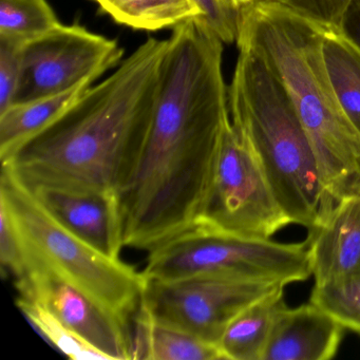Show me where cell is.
<instances>
[{
	"label": "cell",
	"instance_id": "obj_15",
	"mask_svg": "<svg viewBox=\"0 0 360 360\" xmlns=\"http://www.w3.org/2000/svg\"><path fill=\"white\" fill-rule=\"evenodd\" d=\"M134 358L151 360L226 359L218 345L208 342L186 330L153 320L142 307L134 321Z\"/></svg>",
	"mask_w": 360,
	"mask_h": 360
},
{
	"label": "cell",
	"instance_id": "obj_16",
	"mask_svg": "<svg viewBox=\"0 0 360 360\" xmlns=\"http://www.w3.org/2000/svg\"><path fill=\"white\" fill-rule=\"evenodd\" d=\"M286 307L281 286L240 311L219 342L226 359L262 360L274 323Z\"/></svg>",
	"mask_w": 360,
	"mask_h": 360
},
{
	"label": "cell",
	"instance_id": "obj_5",
	"mask_svg": "<svg viewBox=\"0 0 360 360\" xmlns=\"http://www.w3.org/2000/svg\"><path fill=\"white\" fill-rule=\"evenodd\" d=\"M0 204L20 238L27 273L41 269L83 292L125 326L140 309L147 279L121 259L103 254L63 225L11 172H1Z\"/></svg>",
	"mask_w": 360,
	"mask_h": 360
},
{
	"label": "cell",
	"instance_id": "obj_27",
	"mask_svg": "<svg viewBox=\"0 0 360 360\" xmlns=\"http://www.w3.org/2000/svg\"><path fill=\"white\" fill-rule=\"evenodd\" d=\"M233 3L238 6V7L243 8L248 7V6L252 5V4L256 3L257 0H233Z\"/></svg>",
	"mask_w": 360,
	"mask_h": 360
},
{
	"label": "cell",
	"instance_id": "obj_1",
	"mask_svg": "<svg viewBox=\"0 0 360 360\" xmlns=\"http://www.w3.org/2000/svg\"><path fill=\"white\" fill-rule=\"evenodd\" d=\"M223 45L197 20L167 39L148 132L117 193L124 246L150 252L199 221L231 119Z\"/></svg>",
	"mask_w": 360,
	"mask_h": 360
},
{
	"label": "cell",
	"instance_id": "obj_13",
	"mask_svg": "<svg viewBox=\"0 0 360 360\" xmlns=\"http://www.w3.org/2000/svg\"><path fill=\"white\" fill-rule=\"evenodd\" d=\"M307 240L315 284L360 273V197L337 202Z\"/></svg>",
	"mask_w": 360,
	"mask_h": 360
},
{
	"label": "cell",
	"instance_id": "obj_19",
	"mask_svg": "<svg viewBox=\"0 0 360 360\" xmlns=\"http://www.w3.org/2000/svg\"><path fill=\"white\" fill-rule=\"evenodd\" d=\"M58 25L47 0H0V37L28 41Z\"/></svg>",
	"mask_w": 360,
	"mask_h": 360
},
{
	"label": "cell",
	"instance_id": "obj_4",
	"mask_svg": "<svg viewBox=\"0 0 360 360\" xmlns=\"http://www.w3.org/2000/svg\"><path fill=\"white\" fill-rule=\"evenodd\" d=\"M236 44L239 54L229 87L231 122L250 140L286 216L311 231L337 202L324 186L311 141L283 86L246 41Z\"/></svg>",
	"mask_w": 360,
	"mask_h": 360
},
{
	"label": "cell",
	"instance_id": "obj_25",
	"mask_svg": "<svg viewBox=\"0 0 360 360\" xmlns=\"http://www.w3.org/2000/svg\"><path fill=\"white\" fill-rule=\"evenodd\" d=\"M0 261L3 269L13 276L15 282L27 274L26 259L9 212L0 204Z\"/></svg>",
	"mask_w": 360,
	"mask_h": 360
},
{
	"label": "cell",
	"instance_id": "obj_26",
	"mask_svg": "<svg viewBox=\"0 0 360 360\" xmlns=\"http://www.w3.org/2000/svg\"><path fill=\"white\" fill-rule=\"evenodd\" d=\"M340 27L360 47V0H352Z\"/></svg>",
	"mask_w": 360,
	"mask_h": 360
},
{
	"label": "cell",
	"instance_id": "obj_3",
	"mask_svg": "<svg viewBox=\"0 0 360 360\" xmlns=\"http://www.w3.org/2000/svg\"><path fill=\"white\" fill-rule=\"evenodd\" d=\"M238 39L269 65L311 141L324 186L335 201L360 197V134L339 104L323 53L322 25L283 6L242 9Z\"/></svg>",
	"mask_w": 360,
	"mask_h": 360
},
{
	"label": "cell",
	"instance_id": "obj_7",
	"mask_svg": "<svg viewBox=\"0 0 360 360\" xmlns=\"http://www.w3.org/2000/svg\"><path fill=\"white\" fill-rule=\"evenodd\" d=\"M246 134L227 121L197 224L271 239L290 224Z\"/></svg>",
	"mask_w": 360,
	"mask_h": 360
},
{
	"label": "cell",
	"instance_id": "obj_22",
	"mask_svg": "<svg viewBox=\"0 0 360 360\" xmlns=\"http://www.w3.org/2000/svg\"><path fill=\"white\" fill-rule=\"evenodd\" d=\"M199 12V22L227 45L236 44L241 27L242 9L233 0H191Z\"/></svg>",
	"mask_w": 360,
	"mask_h": 360
},
{
	"label": "cell",
	"instance_id": "obj_23",
	"mask_svg": "<svg viewBox=\"0 0 360 360\" xmlns=\"http://www.w3.org/2000/svg\"><path fill=\"white\" fill-rule=\"evenodd\" d=\"M25 43L26 41L0 37V113L13 105L22 75Z\"/></svg>",
	"mask_w": 360,
	"mask_h": 360
},
{
	"label": "cell",
	"instance_id": "obj_8",
	"mask_svg": "<svg viewBox=\"0 0 360 360\" xmlns=\"http://www.w3.org/2000/svg\"><path fill=\"white\" fill-rule=\"evenodd\" d=\"M281 286L285 285L212 276L147 279L141 307L155 321L219 345L225 328L240 311Z\"/></svg>",
	"mask_w": 360,
	"mask_h": 360
},
{
	"label": "cell",
	"instance_id": "obj_6",
	"mask_svg": "<svg viewBox=\"0 0 360 360\" xmlns=\"http://www.w3.org/2000/svg\"><path fill=\"white\" fill-rule=\"evenodd\" d=\"M148 280L212 276L283 285L311 276L309 241L279 243L197 224L149 252Z\"/></svg>",
	"mask_w": 360,
	"mask_h": 360
},
{
	"label": "cell",
	"instance_id": "obj_24",
	"mask_svg": "<svg viewBox=\"0 0 360 360\" xmlns=\"http://www.w3.org/2000/svg\"><path fill=\"white\" fill-rule=\"evenodd\" d=\"M278 4L315 22L330 26H341L343 16L352 0H257Z\"/></svg>",
	"mask_w": 360,
	"mask_h": 360
},
{
	"label": "cell",
	"instance_id": "obj_12",
	"mask_svg": "<svg viewBox=\"0 0 360 360\" xmlns=\"http://www.w3.org/2000/svg\"><path fill=\"white\" fill-rule=\"evenodd\" d=\"M336 319L314 303L284 307L271 328L262 360H328L343 336Z\"/></svg>",
	"mask_w": 360,
	"mask_h": 360
},
{
	"label": "cell",
	"instance_id": "obj_18",
	"mask_svg": "<svg viewBox=\"0 0 360 360\" xmlns=\"http://www.w3.org/2000/svg\"><path fill=\"white\" fill-rule=\"evenodd\" d=\"M117 24L138 31L174 29L188 20H199L191 0H94Z\"/></svg>",
	"mask_w": 360,
	"mask_h": 360
},
{
	"label": "cell",
	"instance_id": "obj_14",
	"mask_svg": "<svg viewBox=\"0 0 360 360\" xmlns=\"http://www.w3.org/2000/svg\"><path fill=\"white\" fill-rule=\"evenodd\" d=\"M94 81H86L77 87L37 98L22 104L12 105L0 113V158L7 161L22 145L66 112L91 87Z\"/></svg>",
	"mask_w": 360,
	"mask_h": 360
},
{
	"label": "cell",
	"instance_id": "obj_10",
	"mask_svg": "<svg viewBox=\"0 0 360 360\" xmlns=\"http://www.w3.org/2000/svg\"><path fill=\"white\" fill-rule=\"evenodd\" d=\"M20 300L39 303L108 359H134L129 330L77 288L41 269L15 282Z\"/></svg>",
	"mask_w": 360,
	"mask_h": 360
},
{
	"label": "cell",
	"instance_id": "obj_21",
	"mask_svg": "<svg viewBox=\"0 0 360 360\" xmlns=\"http://www.w3.org/2000/svg\"><path fill=\"white\" fill-rule=\"evenodd\" d=\"M309 302L360 334V273L315 284Z\"/></svg>",
	"mask_w": 360,
	"mask_h": 360
},
{
	"label": "cell",
	"instance_id": "obj_11",
	"mask_svg": "<svg viewBox=\"0 0 360 360\" xmlns=\"http://www.w3.org/2000/svg\"><path fill=\"white\" fill-rule=\"evenodd\" d=\"M32 191L67 229L103 254L120 259L123 223L117 195L46 188Z\"/></svg>",
	"mask_w": 360,
	"mask_h": 360
},
{
	"label": "cell",
	"instance_id": "obj_2",
	"mask_svg": "<svg viewBox=\"0 0 360 360\" xmlns=\"http://www.w3.org/2000/svg\"><path fill=\"white\" fill-rule=\"evenodd\" d=\"M167 39L148 37L102 83L27 141L4 169L32 189L117 195L153 117Z\"/></svg>",
	"mask_w": 360,
	"mask_h": 360
},
{
	"label": "cell",
	"instance_id": "obj_17",
	"mask_svg": "<svg viewBox=\"0 0 360 360\" xmlns=\"http://www.w3.org/2000/svg\"><path fill=\"white\" fill-rule=\"evenodd\" d=\"M322 53L339 104L360 134V47L341 27L322 25Z\"/></svg>",
	"mask_w": 360,
	"mask_h": 360
},
{
	"label": "cell",
	"instance_id": "obj_20",
	"mask_svg": "<svg viewBox=\"0 0 360 360\" xmlns=\"http://www.w3.org/2000/svg\"><path fill=\"white\" fill-rule=\"evenodd\" d=\"M18 305L28 318L33 328H35L50 345H53L71 359L109 360L106 355L101 353L98 349L92 347L90 343L64 326L43 305L20 299H18Z\"/></svg>",
	"mask_w": 360,
	"mask_h": 360
},
{
	"label": "cell",
	"instance_id": "obj_9",
	"mask_svg": "<svg viewBox=\"0 0 360 360\" xmlns=\"http://www.w3.org/2000/svg\"><path fill=\"white\" fill-rule=\"evenodd\" d=\"M124 49L115 39L79 25H58L22 46V75L13 105L68 91L96 81L121 64Z\"/></svg>",
	"mask_w": 360,
	"mask_h": 360
}]
</instances>
